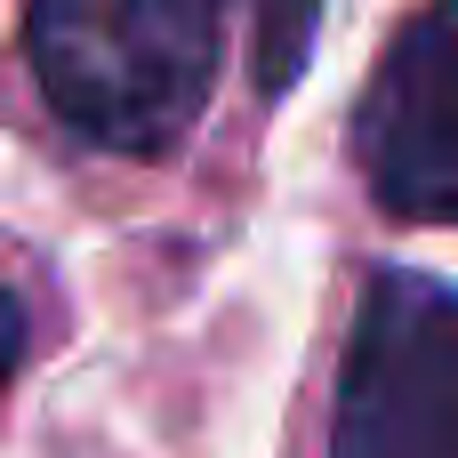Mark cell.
<instances>
[{
  "label": "cell",
  "mask_w": 458,
  "mask_h": 458,
  "mask_svg": "<svg viewBox=\"0 0 458 458\" xmlns=\"http://www.w3.org/2000/svg\"><path fill=\"white\" fill-rule=\"evenodd\" d=\"M362 177L394 217L458 225V0L419 8L362 97Z\"/></svg>",
  "instance_id": "cell-3"
},
{
  "label": "cell",
  "mask_w": 458,
  "mask_h": 458,
  "mask_svg": "<svg viewBox=\"0 0 458 458\" xmlns=\"http://www.w3.org/2000/svg\"><path fill=\"white\" fill-rule=\"evenodd\" d=\"M330 458H458V290L378 274L362 290Z\"/></svg>",
  "instance_id": "cell-2"
},
{
  "label": "cell",
  "mask_w": 458,
  "mask_h": 458,
  "mask_svg": "<svg viewBox=\"0 0 458 458\" xmlns=\"http://www.w3.org/2000/svg\"><path fill=\"white\" fill-rule=\"evenodd\" d=\"M217 0H32L24 56L40 97L97 145H177L217 81Z\"/></svg>",
  "instance_id": "cell-1"
},
{
  "label": "cell",
  "mask_w": 458,
  "mask_h": 458,
  "mask_svg": "<svg viewBox=\"0 0 458 458\" xmlns=\"http://www.w3.org/2000/svg\"><path fill=\"white\" fill-rule=\"evenodd\" d=\"M16 354H24V314H16V298L0 290V378L16 370Z\"/></svg>",
  "instance_id": "cell-4"
}]
</instances>
